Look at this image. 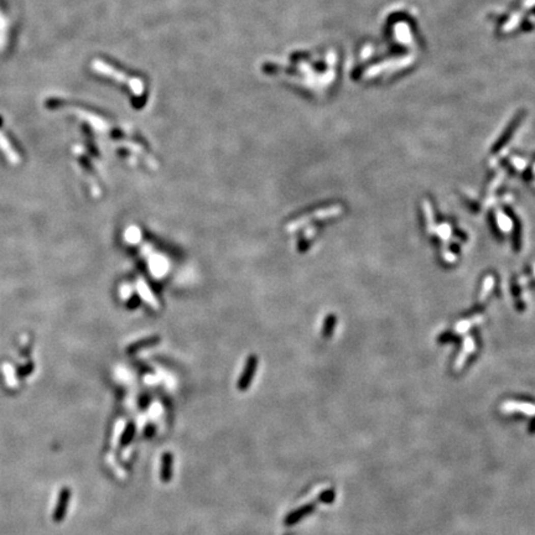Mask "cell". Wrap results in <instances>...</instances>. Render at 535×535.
<instances>
[{"label": "cell", "mask_w": 535, "mask_h": 535, "mask_svg": "<svg viewBox=\"0 0 535 535\" xmlns=\"http://www.w3.org/2000/svg\"><path fill=\"white\" fill-rule=\"evenodd\" d=\"M257 365H258V358L256 356H250L247 363H245L244 371H243L242 377H240L238 384H237L240 391H244L249 388L251 380L254 378V374H256Z\"/></svg>", "instance_id": "1"}, {"label": "cell", "mask_w": 535, "mask_h": 535, "mask_svg": "<svg viewBox=\"0 0 535 535\" xmlns=\"http://www.w3.org/2000/svg\"><path fill=\"white\" fill-rule=\"evenodd\" d=\"M154 433H155V428H154L153 425H150V426H149V428H147V430H145V436L151 437V436H153Z\"/></svg>", "instance_id": "6"}, {"label": "cell", "mask_w": 535, "mask_h": 535, "mask_svg": "<svg viewBox=\"0 0 535 535\" xmlns=\"http://www.w3.org/2000/svg\"><path fill=\"white\" fill-rule=\"evenodd\" d=\"M314 509H315L314 503H310V504H305V505H302L301 508L295 509V511L291 512V513L285 518V522H284L285 525L296 524V523L300 522V520H301L302 518H305L306 516H308V514H310V513H313Z\"/></svg>", "instance_id": "2"}, {"label": "cell", "mask_w": 535, "mask_h": 535, "mask_svg": "<svg viewBox=\"0 0 535 535\" xmlns=\"http://www.w3.org/2000/svg\"><path fill=\"white\" fill-rule=\"evenodd\" d=\"M162 466H161V481L164 483L170 482L173 478V465H174V459L173 454L171 452H165L164 456H162Z\"/></svg>", "instance_id": "3"}, {"label": "cell", "mask_w": 535, "mask_h": 535, "mask_svg": "<svg viewBox=\"0 0 535 535\" xmlns=\"http://www.w3.org/2000/svg\"><path fill=\"white\" fill-rule=\"evenodd\" d=\"M134 435H135V426H134L133 423H130V424L127 426L124 433H123L122 440H120L122 446H125V445H128V443H130L131 440L134 439Z\"/></svg>", "instance_id": "4"}, {"label": "cell", "mask_w": 535, "mask_h": 535, "mask_svg": "<svg viewBox=\"0 0 535 535\" xmlns=\"http://www.w3.org/2000/svg\"><path fill=\"white\" fill-rule=\"evenodd\" d=\"M333 498H334L333 491H326V492H323L321 496H320V500H322L323 503L332 502Z\"/></svg>", "instance_id": "5"}]
</instances>
